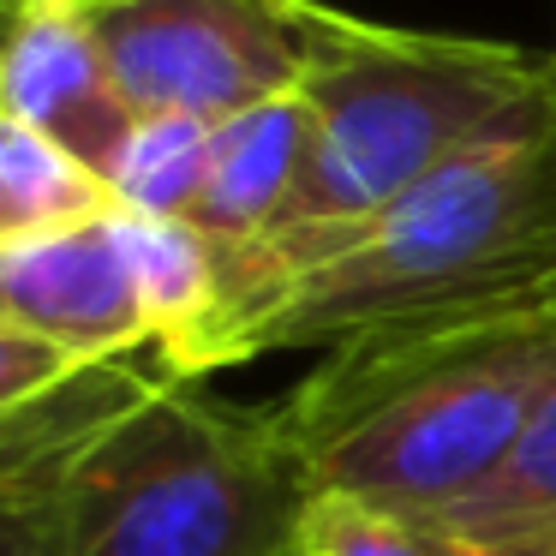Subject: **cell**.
<instances>
[{
    "instance_id": "obj_18",
    "label": "cell",
    "mask_w": 556,
    "mask_h": 556,
    "mask_svg": "<svg viewBox=\"0 0 556 556\" xmlns=\"http://www.w3.org/2000/svg\"><path fill=\"white\" fill-rule=\"evenodd\" d=\"M496 556H556V539L551 544H520V551H496Z\"/></svg>"
},
{
    "instance_id": "obj_7",
    "label": "cell",
    "mask_w": 556,
    "mask_h": 556,
    "mask_svg": "<svg viewBox=\"0 0 556 556\" xmlns=\"http://www.w3.org/2000/svg\"><path fill=\"white\" fill-rule=\"evenodd\" d=\"M0 114L61 144L102 180H114L138 132V114L114 85L78 0H42L13 25L0 49Z\"/></svg>"
},
{
    "instance_id": "obj_1",
    "label": "cell",
    "mask_w": 556,
    "mask_h": 556,
    "mask_svg": "<svg viewBox=\"0 0 556 556\" xmlns=\"http://www.w3.org/2000/svg\"><path fill=\"white\" fill-rule=\"evenodd\" d=\"M544 300H556V138L539 102L377 216L222 252V305L156 353L198 383L264 353Z\"/></svg>"
},
{
    "instance_id": "obj_19",
    "label": "cell",
    "mask_w": 556,
    "mask_h": 556,
    "mask_svg": "<svg viewBox=\"0 0 556 556\" xmlns=\"http://www.w3.org/2000/svg\"><path fill=\"white\" fill-rule=\"evenodd\" d=\"M7 37H13V30H0V49H7Z\"/></svg>"
},
{
    "instance_id": "obj_20",
    "label": "cell",
    "mask_w": 556,
    "mask_h": 556,
    "mask_svg": "<svg viewBox=\"0 0 556 556\" xmlns=\"http://www.w3.org/2000/svg\"><path fill=\"white\" fill-rule=\"evenodd\" d=\"M0 496H7V491H0Z\"/></svg>"
},
{
    "instance_id": "obj_6",
    "label": "cell",
    "mask_w": 556,
    "mask_h": 556,
    "mask_svg": "<svg viewBox=\"0 0 556 556\" xmlns=\"http://www.w3.org/2000/svg\"><path fill=\"white\" fill-rule=\"evenodd\" d=\"M0 324L73 353L78 365L156 348L121 210L90 228L7 245L0 252Z\"/></svg>"
},
{
    "instance_id": "obj_12",
    "label": "cell",
    "mask_w": 556,
    "mask_h": 556,
    "mask_svg": "<svg viewBox=\"0 0 556 556\" xmlns=\"http://www.w3.org/2000/svg\"><path fill=\"white\" fill-rule=\"evenodd\" d=\"M210 144L216 126L210 121H186V114H156L138 121L132 144H126L121 168H114V198L132 216H174L186 222L204 192V168H210Z\"/></svg>"
},
{
    "instance_id": "obj_11",
    "label": "cell",
    "mask_w": 556,
    "mask_h": 556,
    "mask_svg": "<svg viewBox=\"0 0 556 556\" xmlns=\"http://www.w3.org/2000/svg\"><path fill=\"white\" fill-rule=\"evenodd\" d=\"M443 520H455L484 551H520V544L556 539V395L544 401V413L532 419L527 443L508 455V467L460 508H448Z\"/></svg>"
},
{
    "instance_id": "obj_9",
    "label": "cell",
    "mask_w": 556,
    "mask_h": 556,
    "mask_svg": "<svg viewBox=\"0 0 556 556\" xmlns=\"http://www.w3.org/2000/svg\"><path fill=\"white\" fill-rule=\"evenodd\" d=\"M121 198L102 174H90L78 156L49 144L42 132L0 114V252L49 233H73L114 216Z\"/></svg>"
},
{
    "instance_id": "obj_14",
    "label": "cell",
    "mask_w": 556,
    "mask_h": 556,
    "mask_svg": "<svg viewBox=\"0 0 556 556\" xmlns=\"http://www.w3.org/2000/svg\"><path fill=\"white\" fill-rule=\"evenodd\" d=\"M73 371H78L73 353L49 348V341L25 336V329H13V324H0V413L49 395V389L66 383Z\"/></svg>"
},
{
    "instance_id": "obj_8",
    "label": "cell",
    "mask_w": 556,
    "mask_h": 556,
    "mask_svg": "<svg viewBox=\"0 0 556 556\" xmlns=\"http://www.w3.org/2000/svg\"><path fill=\"white\" fill-rule=\"evenodd\" d=\"M305 156H312V109H305L300 90L233 114V121L216 126L204 192H198L186 222L204 240H216L222 252L269 240L281 228V216L293 210Z\"/></svg>"
},
{
    "instance_id": "obj_17",
    "label": "cell",
    "mask_w": 556,
    "mask_h": 556,
    "mask_svg": "<svg viewBox=\"0 0 556 556\" xmlns=\"http://www.w3.org/2000/svg\"><path fill=\"white\" fill-rule=\"evenodd\" d=\"M30 7H42V0H0V30H13L18 18L30 13Z\"/></svg>"
},
{
    "instance_id": "obj_2",
    "label": "cell",
    "mask_w": 556,
    "mask_h": 556,
    "mask_svg": "<svg viewBox=\"0 0 556 556\" xmlns=\"http://www.w3.org/2000/svg\"><path fill=\"white\" fill-rule=\"evenodd\" d=\"M556 395V300L329 348L269 401L317 496L448 515L508 467Z\"/></svg>"
},
{
    "instance_id": "obj_10",
    "label": "cell",
    "mask_w": 556,
    "mask_h": 556,
    "mask_svg": "<svg viewBox=\"0 0 556 556\" xmlns=\"http://www.w3.org/2000/svg\"><path fill=\"white\" fill-rule=\"evenodd\" d=\"M121 228L138 269V293H144V312H150V336H156V348H180L222 305V245L174 216L121 210Z\"/></svg>"
},
{
    "instance_id": "obj_15",
    "label": "cell",
    "mask_w": 556,
    "mask_h": 556,
    "mask_svg": "<svg viewBox=\"0 0 556 556\" xmlns=\"http://www.w3.org/2000/svg\"><path fill=\"white\" fill-rule=\"evenodd\" d=\"M0 556H61L54 496H0Z\"/></svg>"
},
{
    "instance_id": "obj_4",
    "label": "cell",
    "mask_w": 556,
    "mask_h": 556,
    "mask_svg": "<svg viewBox=\"0 0 556 556\" xmlns=\"http://www.w3.org/2000/svg\"><path fill=\"white\" fill-rule=\"evenodd\" d=\"M317 484L269 407L168 383L73 460L61 556H305Z\"/></svg>"
},
{
    "instance_id": "obj_3",
    "label": "cell",
    "mask_w": 556,
    "mask_h": 556,
    "mask_svg": "<svg viewBox=\"0 0 556 556\" xmlns=\"http://www.w3.org/2000/svg\"><path fill=\"white\" fill-rule=\"evenodd\" d=\"M300 97L312 109V156L293 210L269 240L377 216L508 121L539 109L544 49L401 30L353 18L329 0H305Z\"/></svg>"
},
{
    "instance_id": "obj_16",
    "label": "cell",
    "mask_w": 556,
    "mask_h": 556,
    "mask_svg": "<svg viewBox=\"0 0 556 556\" xmlns=\"http://www.w3.org/2000/svg\"><path fill=\"white\" fill-rule=\"evenodd\" d=\"M544 114H551V138H556V42L544 49Z\"/></svg>"
},
{
    "instance_id": "obj_5",
    "label": "cell",
    "mask_w": 556,
    "mask_h": 556,
    "mask_svg": "<svg viewBox=\"0 0 556 556\" xmlns=\"http://www.w3.org/2000/svg\"><path fill=\"white\" fill-rule=\"evenodd\" d=\"M138 121H233L305 78V0H78Z\"/></svg>"
},
{
    "instance_id": "obj_13",
    "label": "cell",
    "mask_w": 556,
    "mask_h": 556,
    "mask_svg": "<svg viewBox=\"0 0 556 556\" xmlns=\"http://www.w3.org/2000/svg\"><path fill=\"white\" fill-rule=\"evenodd\" d=\"M305 556H496L443 515L317 496L305 520Z\"/></svg>"
}]
</instances>
